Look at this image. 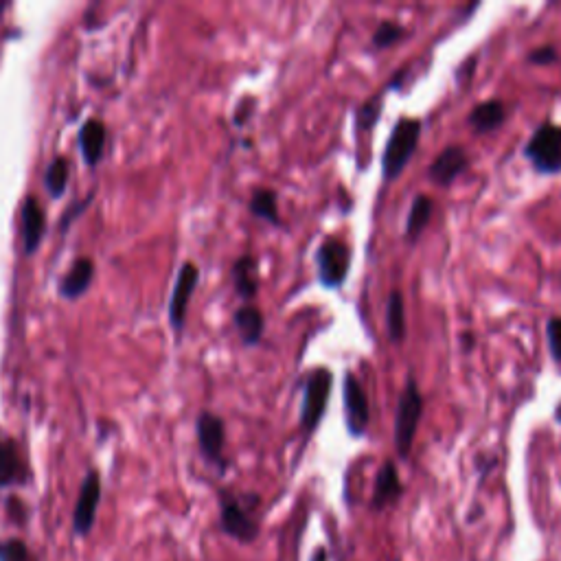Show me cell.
I'll return each instance as SVG.
<instances>
[{"label": "cell", "instance_id": "16", "mask_svg": "<svg viewBox=\"0 0 561 561\" xmlns=\"http://www.w3.org/2000/svg\"><path fill=\"white\" fill-rule=\"evenodd\" d=\"M93 274H95V263L93 259H77L75 266L68 270V274L64 277L62 285H60V294L64 299H79L88 288H90V281H93Z\"/></svg>", "mask_w": 561, "mask_h": 561}, {"label": "cell", "instance_id": "5", "mask_svg": "<svg viewBox=\"0 0 561 561\" xmlns=\"http://www.w3.org/2000/svg\"><path fill=\"white\" fill-rule=\"evenodd\" d=\"M334 386V373L327 366H316L312 373H307L303 382V406H301V428L309 434L314 432L327 410V402Z\"/></svg>", "mask_w": 561, "mask_h": 561}, {"label": "cell", "instance_id": "21", "mask_svg": "<svg viewBox=\"0 0 561 561\" xmlns=\"http://www.w3.org/2000/svg\"><path fill=\"white\" fill-rule=\"evenodd\" d=\"M386 331L395 345L406 338V316H404V296L399 290H393L386 305Z\"/></svg>", "mask_w": 561, "mask_h": 561}, {"label": "cell", "instance_id": "9", "mask_svg": "<svg viewBox=\"0 0 561 561\" xmlns=\"http://www.w3.org/2000/svg\"><path fill=\"white\" fill-rule=\"evenodd\" d=\"M345 421L347 432L356 439L362 437L371 421L369 397H366L364 386L353 373L345 375Z\"/></svg>", "mask_w": 561, "mask_h": 561}, {"label": "cell", "instance_id": "11", "mask_svg": "<svg viewBox=\"0 0 561 561\" xmlns=\"http://www.w3.org/2000/svg\"><path fill=\"white\" fill-rule=\"evenodd\" d=\"M469 165L467 152L459 145H450L434 158V163L428 169V176L432 182H437L441 187H448L452 182L459 178Z\"/></svg>", "mask_w": 561, "mask_h": 561}, {"label": "cell", "instance_id": "14", "mask_svg": "<svg viewBox=\"0 0 561 561\" xmlns=\"http://www.w3.org/2000/svg\"><path fill=\"white\" fill-rule=\"evenodd\" d=\"M507 119V106L505 101L500 99H489L478 103V106L469 112V125L478 132V134H487V132H494L498 130L502 123Z\"/></svg>", "mask_w": 561, "mask_h": 561}, {"label": "cell", "instance_id": "25", "mask_svg": "<svg viewBox=\"0 0 561 561\" xmlns=\"http://www.w3.org/2000/svg\"><path fill=\"white\" fill-rule=\"evenodd\" d=\"M382 95H375L371 97L369 101H364L358 114H356V123H358V132H371L373 130V125L377 123V119H380V114H382Z\"/></svg>", "mask_w": 561, "mask_h": 561}, {"label": "cell", "instance_id": "7", "mask_svg": "<svg viewBox=\"0 0 561 561\" xmlns=\"http://www.w3.org/2000/svg\"><path fill=\"white\" fill-rule=\"evenodd\" d=\"M196 432H198V445H200V452L204 459L220 469V472H224L226 469L224 421L217 415H213V412H202L196 423Z\"/></svg>", "mask_w": 561, "mask_h": 561}, {"label": "cell", "instance_id": "29", "mask_svg": "<svg viewBox=\"0 0 561 561\" xmlns=\"http://www.w3.org/2000/svg\"><path fill=\"white\" fill-rule=\"evenodd\" d=\"M253 114V106H246V103H242L239 106V110L235 112V125H244V121Z\"/></svg>", "mask_w": 561, "mask_h": 561}, {"label": "cell", "instance_id": "30", "mask_svg": "<svg viewBox=\"0 0 561 561\" xmlns=\"http://www.w3.org/2000/svg\"><path fill=\"white\" fill-rule=\"evenodd\" d=\"M309 561H329V555H327L325 548H316L312 559H309Z\"/></svg>", "mask_w": 561, "mask_h": 561}, {"label": "cell", "instance_id": "20", "mask_svg": "<svg viewBox=\"0 0 561 561\" xmlns=\"http://www.w3.org/2000/svg\"><path fill=\"white\" fill-rule=\"evenodd\" d=\"M432 209H434V202L428 196L419 193L415 202H412V206H410V213L406 220V242L408 244L417 242L419 235L426 231V226L432 217Z\"/></svg>", "mask_w": 561, "mask_h": 561}, {"label": "cell", "instance_id": "12", "mask_svg": "<svg viewBox=\"0 0 561 561\" xmlns=\"http://www.w3.org/2000/svg\"><path fill=\"white\" fill-rule=\"evenodd\" d=\"M402 494H404V485H402V478H399L397 465L393 461H386L375 478L371 507L382 511L402 498Z\"/></svg>", "mask_w": 561, "mask_h": 561}, {"label": "cell", "instance_id": "15", "mask_svg": "<svg viewBox=\"0 0 561 561\" xmlns=\"http://www.w3.org/2000/svg\"><path fill=\"white\" fill-rule=\"evenodd\" d=\"M25 480V467H22L18 445L7 434L0 432V487H11Z\"/></svg>", "mask_w": 561, "mask_h": 561}, {"label": "cell", "instance_id": "10", "mask_svg": "<svg viewBox=\"0 0 561 561\" xmlns=\"http://www.w3.org/2000/svg\"><path fill=\"white\" fill-rule=\"evenodd\" d=\"M198 281H200V270L196 263H185V266L180 268L178 272V279H176V288L174 294H171V303H169V320H171V327L176 331H182L185 327V320H187V309L191 303V296L198 288Z\"/></svg>", "mask_w": 561, "mask_h": 561}, {"label": "cell", "instance_id": "27", "mask_svg": "<svg viewBox=\"0 0 561 561\" xmlns=\"http://www.w3.org/2000/svg\"><path fill=\"white\" fill-rule=\"evenodd\" d=\"M546 336H548V347H551V358L561 369V318H551L546 323Z\"/></svg>", "mask_w": 561, "mask_h": 561}, {"label": "cell", "instance_id": "17", "mask_svg": "<svg viewBox=\"0 0 561 561\" xmlns=\"http://www.w3.org/2000/svg\"><path fill=\"white\" fill-rule=\"evenodd\" d=\"M235 327L242 336L244 345L253 347L261 340L263 329H266V320H263L261 309L255 305H244L235 312Z\"/></svg>", "mask_w": 561, "mask_h": 561}, {"label": "cell", "instance_id": "24", "mask_svg": "<svg viewBox=\"0 0 561 561\" xmlns=\"http://www.w3.org/2000/svg\"><path fill=\"white\" fill-rule=\"evenodd\" d=\"M404 36H406V29L402 25H397V22H391V20H384L382 25L375 29L371 44H373V49L384 51L388 47H393V44L402 40Z\"/></svg>", "mask_w": 561, "mask_h": 561}, {"label": "cell", "instance_id": "23", "mask_svg": "<svg viewBox=\"0 0 561 561\" xmlns=\"http://www.w3.org/2000/svg\"><path fill=\"white\" fill-rule=\"evenodd\" d=\"M44 185H47V191L51 196L60 198L62 193L68 187V163L64 158H57L49 165L47 176H44Z\"/></svg>", "mask_w": 561, "mask_h": 561}, {"label": "cell", "instance_id": "19", "mask_svg": "<svg viewBox=\"0 0 561 561\" xmlns=\"http://www.w3.org/2000/svg\"><path fill=\"white\" fill-rule=\"evenodd\" d=\"M79 147H82L84 160L88 165H97L103 156V147H106V128L97 119H90L84 123L82 132H79Z\"/></svg>", "mask_w": 561, "mask_h": 561}, {"label": "cell", "instance_id": "26", "mask_svg": "<svg viewBox=\"0 0 561 561\" xmlns=\"http://www.w3.org/2000/svg\"><path fill=\"white\" fill-rule=\"evenodd\" d=\"M0 561H38L29 551V546L18 540V537H11V540L0 544Z\"/></svg>", "mask_w": 561, "mask_h": 561}, {"label": "cell", "instance_id": "18", "mask_svg": "<svg viewBox=\"0 0 561 561\" xmlns=\"http://www.w3.org/2000/svg\"><path fill=\"white\" fill-rule=\"evenodd\" d=\"M233 283L237 294L244 301H253L259 292V281H257V259L244 255L235 261L233 266Z\"/></svg>", "mask_w": 561, "mask_h": 561}, {"label": "cell", "instance_id": "8", "mask_svg": "<svg viewBox=\"0 0 561 561\" xmlns=\"http://www.w3.org/2000/svg\"><path fill=\"white\" fill-rule=\"evenodd\" d=\"M99 502H101V476H99V472H90L84 478L82 489H79V498H77V505L73 511L75 535L86 537V535H90V531H93Z\"/></svg>", "mask_w": 561, "mask_h": 561}, {"label": "cell", "instance_id": "3", "mask_svg": "<svg viewBox=\"0 0 561 561\" xmlns=\"http://www.w3.org/2000/svg\"><path fill=\"white\" fill-rule=\"evenodd\" d=\"M259 498L257 496H248V498H239L233 494H222V502H220V526L222 531L233 537V540L242 542V544H250L257 540L259 535V524L255 520L253 509L257 507Z\"/></svg>", "mask_w": 561, "mask_h": 561}, {"label": "cell", "instance_id": "13", "mask_svg": "<svg viewBox=\"0 0 561 561\" xmlns=\"http://www.w3.org/2000/svg\"><path fill=\"white\" fill-rule=\"evenodd\" d=\"M20 222H22V244H25V253L33 255L42 242L44 226H47L44 211L36 198H27L25 204H22Z\"/></svg>", "mask_w": 561, "mask_h": 561}, {"label": "cell", "instance_id": "22", "mask_svg": "<svg viewBox=\"0 0 561 561\" xmlns=\"http://www.w3.org/2000/svg\"><path fill=\"white\" fill-rule=\"evenodd\" d=\"M248 209H250V213L261 217V220H266L268 224L281 226V217H279V196H277V191H272V189H257V191L253 193V198H250Z\"/></svg>", "mask_w": 561, "mask_h": 561}, {"label": "cell", "instance_id": "2", "mask_svg": "<svg viewBox=\"0 0 561 561\" xmlns=\"http://www.w3.org/2000/svg\"><path fill=\"white\" fill-rule=\"evenodd\" d=\"M421 415H423V397L419 393L415 375L408 373L404 393H402V397H399V404H397L395 430H393L395 448L402 459H408V454L412 450V443H415L417 430H419Z\"/></svg>", "mask_w": 561, "mask_h": 561}, {"label": "cell", "instance_id": "6", "mask_svg": "<svg viewBox=\"0 0 561 561\" xmlns=\"http://www.w3.org/2000/svg\"><path fill=\"white\" fill-rule=\"evenodd\" d=\"M318 281L327 290H338L345 285L351 270V248L336 237L325 239L316 250Z\"/></svg>", "mask_w": 561, "mask_h": 561}, {"label": "cell", "instance_id": "31", "mask_svg": "<svg viewBox=\"0 0 561 561\" xmlns=\"http://www.w3.org/2000/svg\"><path fill=\"white\" fill-rule=\"evenodd\" d=\"M555 421L561 423V402H559V406L555 408Z\"/></svg>", "mask_w": 561, "mask_h": 561}, {"label": "cell", "instance_id": "28", "mask_svg": "<svg viewBox=\"0 0 561 561\" xmlns=\"http://www.w3.org/2000/svg\"><path fill=\"white\" fill-rule=\"evenodd\" d=\"M529 62L537 64V66H548L557 62V49L553 44H544V47H537L529 53Z\"/></svg>", "mask_w": 561, "mask_h": 561}, {"label": "cell", "instance_id": "1", "mask_svg": "<svg viewBox=\"0 0 561 561\" xmlns=\"http://www.w3.org/2000/svg\"><path fill=\"white\" fill-rule=\"evenodd\" d=\"M421 139V121L404 117L393 128L388 136L384 158H382V176L386 182L397 180L399 174L410 163L412 154L417 152V145Z\"/></svg>", "mask_w": 561, "mask_h": 561}, {"label": "cell", "instance_id": "4", "mask_svg": "<svg viewBox=\"0 0 561 561\" xmlns=\"http://www.w3.org/2000/svg\"><path fill=\"white\" fill-rule=\"evenodd\" d=\"M524 156L537 174L557 176L561 174V128L551 121L537 128L524 147Z\"/></svg>", "mask_w": 561, "mask_h": 561}]
</instances>
